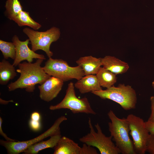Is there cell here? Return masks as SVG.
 Masks as SVG:
<instances>
[{
    "label": "cell",
    "mask_w": 154,
    "mask_h": 154,
    "mask_svg": "<svg viewBox=\"0 0 154 154\" xmlns=\"http://www.w3.org/2000/svg\"><path fill=\"white\" fill-rule=\"evenodd\" d=\"M43 60L38 59L34 63L25 62L19 64L16 71L20 75L17 80L8 85V90L11 92L21 88L25 89L28 92H33L36 84H41L51 76L41 66Z\"/></svg>",
    "instance_id": "1"
},
{
    "label": "cell",
    "mask_w": 154,
    "mask_h": 154,
    "mask_svg": "<svg viewBox=\"0 0 154 154\" xmlns=\"http://www.w3.org/2000/svg\"><path fill=\"white\" fill-rule=\"evenodd\" d=\"M111 121L108 123L112 139L122 154H136L133 141L129 136V124L126 118H120L110 110L107 114Z\"/></svg>",
    "instance_id": "2"
},
{
    "label": "cell",
    "mask_w": 154,
    "mask_h": 154,
    "mask_svg": "<svg viewBox=\"0 0 154 154\" xmlns=\"http://www.w3.org/2000/svg\"><path fill=\"white\" fill-rule=\"evenodd\" d=\"M93 94L102 99H109L119 104L125 110L135 108L137 96L135 91L132 87L124 84L114 85L105 90L93 91Z\"/></svg>",
    "instance_id": "3"
},
{
    "label": "cell",
    "mask_w": 154,
    "mask_h": 154,
    "mask_svg": "<svg viewBox=\"0 0 154 154\" xmlns=\"http://www.w3.org/2000/svg\"><path fill=\"white\" fill-rule=\"evenodd\" d=\"M88 124L90 132L79 139L80 142L96 147L101 154L121 153L119 149L113 142L112 136H106L103 133L98 123L95 125L96 131L94 129L90 118Z\"/></svg>",
    "instance_id": "4"
},
{
    "label": "cell",
    "mask_w": 154,
    "mask_h": 154,
    "mask_svg": "<svg viewBox=\"0 0 154 154\" xmlns=\"http://www.w3.org/2000/svg\"><path fill=\"white\" fill-rule=\"evenodd\" d=\"M23 31L28 37L32 50L35 52L39 50H42L49 58L51 57L53 53L50 50V46L51 43L58 40L60 36L59 28L53 27L45 31L39 32L26 27Z\"/></svg>",
    "instance_id": "5"
},
{
    "label": "cell",
    "mask_w": 154,
    "mask_h": 154,
    "mask_svg": "<svg viewBox=\"0 0 154 154\" xmlns=\"http://www.w3.org/2000/svg\"><path fill=\"white\" fill-rule=\"evenodd\" d=\"M46 73L66 82L73 79L79 80L85 76L81 67H72L65 60L49 58L42 67Z\"/></svg>",
    "instance_id": "6"
},
{
    "label": "cell",
    "mask_w": 154,
    "mask_h": 154,
    "mask_svg": "<svg viewBox=\"0 0 154 154\" xmlns=\"http://www.w3.org/2000/svg\"><path fill=\"white\" fill-rule=\"evenodd\" d=\"M74 88L73 82H71L69 83L63 99L58 104L50 106L49 109L54 110L68 109L74 114L84 113L96 115V113L92 108L87 98L80 99L76 96Z\"/></svg>",
    "instance_id": "7"
},
{
    "label": "cell",
    "mask_w": 154,
    "mask_h": 154,
    "mask_svg": "<svg viewBox=\"0 0 154 154\" xmlns=\"http://www.w3.org/2000/svg\"><path fill=\"white\" fill-rule=\"evenodd\" d=\"M67 119V118L65 116L59 117L48 130L38 136L30 140L18 141L0 140V144L6 148L8 154H18L23 153L31 145L41 141L44 139L60 134V125L63 121Z\"/></svg>",
    "instance_id": "8"
},
{
    "label": "cell",
    "mask_w": 154,
    "mask_h": 154,
    "mask_svg": "<svg viewBox=\"0 0 154 154\" xmlns=\"http://www.w3.org/2000/svg\"><path fill=\"white\" fill-rule=\"evenodd\" d=\"M126 118L136 154H145L150 134L145 126V122L142 118L132 114L128 115Z\"/></svg>",
    "instance_id": "9"
},
{
    "label": "cell",
    "mask_w": 154,
    "mask_h": 154,
    "mask_svg": "<svg viewBox=\"0 0 154 154\" xmlns=\"http://www.w3.org/2000/svg\"><path fill=\"white\" fill-rule=\"evenodd\" d=\"M12 42L15 44L16 49V55L13 64L15 66H18L21 62L26 60L28 62L31 63L33 59H46L44 55L35 53L28 46L30 40L28 38L24 41H21L18 37L15 35L12 37Z\"/></svg>",
    "instance_id": "10"
},
{
    "label": "cell",
    "mask_w": 154,
    "mask_h": 154,
    "mask_svg": "<svg viewBox=\"0 0 154 154\" xmlns=\"http://www.w3.org/2000/svg\"><path fill=\"white\" fill-rule=\"evenodd\" d=\"M63 84L64 82L61 80L51 76L38 86L40 98L46 102L52 101L58 96Z\"/></svg>",
    "instance_id": "11"
},
{
    "label": "cell",
    "mask_w": 154,
    "mask_h": 154,
    "mask_svg": "<svg viewBox=\"0 0 154 154\" xmlns=\"http://www.w3.org/2000/svg\"><path fill=\"white\" fill-rule=\"evenodd\" d=\"M74 86L82 94L102 90L96 75L93 74L85 75L77 80Z\"/></svg>",
    "instance_id": "12"
},
{
    "label": "cell",
    "mask_w": 154,
    "mask_h": 154,
    "mask_svg": "<svg viewBox=\"0 0 154 154\" xmlns=\"http://www.w3.org/2000/svg\"><path fill=\"white\" fill-rule=\"evenodd\" d=\"M101 60L103 67L116 75L125 73L129 68L127 63L114 56H106Z\"/></svg>",
    "instance_id": "13"
},
{
    "label": "cell",
    "mask_w": 154,
    "mask_h": 154,
    "mask_svg": "<svg viewBox=\"0 0 154 154\" xmlns=\"http://www.w3.org/2000/svg\"><path fill=\"white\" fill-rule=\"evenodd\" d=\"M76 62L81 67L85 75H96L102 66L101 58H97L92 56L81 57Z\"/></svg>",
    "instance_id": "14"
},
{
    "label": "cell",
    "mask_w": 154,
    "mask_h": 154,
    "mask_svg": "<svg viewBox=\"0 0 154 154\" xmlns=\"http://www.w3.org/2000/svg\"><path fill=\"white\" fill-rule=\"evenodd\" d=\"M54 148V154H80L81 147L72 140L63 136Z\"/></svg>",
    "instance_id": "15"
},
{
    "label": "cell",
    "mask_w": 154,
    "mask_h": 154,
    "mask_svg": "<svg viewBox=\"0 0 154 154\" xmlns=\"http://www.w3.org/2000/svg\"><path fill=\"white\" fill-rule=\"evenodd\" d=\"M61 137L60 134L51 136L47 140L40 141L31 145L23 153L25 154H36L44 149L54 148Z\"/></svg>",
    "instance_id": "16"
},
{
    "label": "cell",
    "mask_w": 154,
    "mask_h": 154,
    "mask_svg": "<svg viewBox=\"0 0 154 154\" xmlns=\"http://www.w3.org/2000/svg\"><path fill=\"white\" fill-rule=\"evenodd\" d=\"M13 64L4 59L0 62V84L5 85L17 75V71Z\"/></svg>",
    "instance_id": "17"
},
{
    "label": "cell",
    "mask_w": 154,
    "mask_h": 154,
    "mask_svg": "<svg viewBox=\"0 0 154 154\" xmlns=\"http://www.w3.org/2000/svg\"><path fill=\"white\" fill-rule=\"evenodd\" d=\"M116 75L104 67H101L96 76L100 86L106 88H109L116 82Z\"/></svg>",
    "instance_id": "18"
},
{
    "label": "cell",
    "mask_w": 154,
    "mask_h": 154,
    "mask_svg": "<svg viewBox=\"0 0 154 154\" xmlns=\"http://www.w3.org/2000/svg\"><path fill=\"white\" fill-rule=\"evenodd\" d=\"M19 27L28 26L33 29L37 31L41 28L42 26L35 21L30 16L29 12L22 11L13 19Z\"/></svg>",
    "instance_id": "19"
},
{
    "label": "cell",
    "mask_w": 154,
    "mask_h": 154,
    "mask_svg": "<svg viewBox=\"0 0 154 154\" xmlns=\"http://www.w3.org/2000/svg\"><path fill=\"white\" fill-rule=\"evenodd\" d=\"M5 7L6 9L5 15L11 20H12L20 12L23 10V7L19 0H7Z\"/></svg>",
    "instance_id": "20"
},
{
    "label": "cell",
    "mask_w": 154,
    "mask_h": 154,
    "mask_svg": "<svg viewBox=\"0 0 154 154\" xmlns=\"http://www.w3.org/2000/svg\"><path fill=\"white\" fill-rule=\"evenodd\" d=\"M0 50L4 59H7L9 58L14 60L16 55L15 46L12 42H8L0 40Z\"/></svg>",
    "instance_id": "21"
},
{
    "label": "cell",
    "mask_w": 154,
    "mask_h": 154,
    "mask_svg": "<svg viewBox=\"0 0 154 154\" xmlns=\"http://www.w3.org/2000/svg\"><path fill=\"white\" fill-rule=\"evenodd\" d=\"M96 150L92 146L83 143L81 147L80 154H98Z\"/></svg>",
    "instance_id": "22"
},
{
    "label": "cell",
    "mask_w": 154,
    "mask_h": 154,
    "mask_svg": "<svg viewBox=\"0 0 154 154\" xmlns=\"http://www.w3.org/2000/svg\"><path fill=\"white\" fill-rule=\"evenodd\" d=\"M146 152L150 154H154V134H149L147 142Z\"/></svg>",
    "instance_id": "23"
},
{
    "label": "cell",
    "mask_w": 154,
    "mask_h": 154,
    "mask_svg": "<svg viewBox=\"0 0 154 154\" xmlns=\"http://www.w3.org/2000/svg\"><path fill=\"white\" fill-rule=\"evenodd\" d=\"M29 125L30 128L35 131L39 130L41 127L40 121L34 120L31 119L29 121Z\"/></svg>",
    "instance_id": "24"
},
{
    "label": "cell",
    "mask_w": 154,
    "mask_h": 154,
    "mask_svg": "<svg viewBox=\"0 0 154 154\" xmlns=\"http://www.w3.org/2000/svg\"><path fill=\"white\" fill-rule=\"evenodd\" d=\"M151 104V112L148 121L154 123V96H151L150 98Z\"/></svg>",
    "instance_id": "25"
},
{
    "label": "cell",
    "mask_w": 154,
    "mask_h": 154,
    "mask_svg": "<svg viewBox=\"0 0 154 154\" xmlns=\"http://www.w3.org/2000/svg\"><path fill=\"white\" fill-rule=\"evenodd\" d=\"M3 122V120L2 118L0 117V134L6 140V141H15L16 140L13 139L9 137L6 135L3 132L2 128V124Z\"/></svg>",
    "instance_id": "26"
},
{
    "label": "cell",
    "mask_w": 154,
    "mask_h": 154,
    "mask_svg": "<svg viewBox=\"0 0 154 154\" xmlns=\"http://www.w3.org/2000/svg\"><path fill=\"white\" fill-rule=\"evenodd\" d=\"M145 125L150 134H154V123L147 121H145Z\"/></svg>",
    "instance_id": "27"
},
{
    "label": "cell",
    "mask_w": 154,
    "mask_h": 154,
    "mask_svg": "<svg viewBox=\"0 0 154 154\" xmlns=\"http://www.w3.org/2000/svg\"><path fill=\"white\" fill-rule=\"evenodd\" d=\"M40 114L37 112H33L31 116V119L34 120L40 121Z\"/></svg>",
    "instance_id": "28"
},
{
    "label": "cell",
    "mask_w": 154,
    "mask_h": 154,
    "mask_svg": "<svg viewBox=\"0 0 154 154\" xmlns=\"http://www.w3.org/2000/svg\"><path fill=\"white\" fill-rule=\"evenodd\" d=\"M14 102L12 100H11L8 101H5L0 98V102L1 104H7L9 102Z\"/></svg>",
    "instance_id": "29"
},
{
    "label": "cell",
    "mask_w": 154,
    "mask_h": 154,
    "mask_svg": "<svg viewBox=\"0 0 154 154\" xmlns=\"http://www.w3.org/2000/svg\"><path fill=\"white\" fill-rule=\"evenodd\" d=\"M152 86L154 89V81H153L152 83Z\"/></svg>",
    "instance_id": "30"
}]
</instances>
